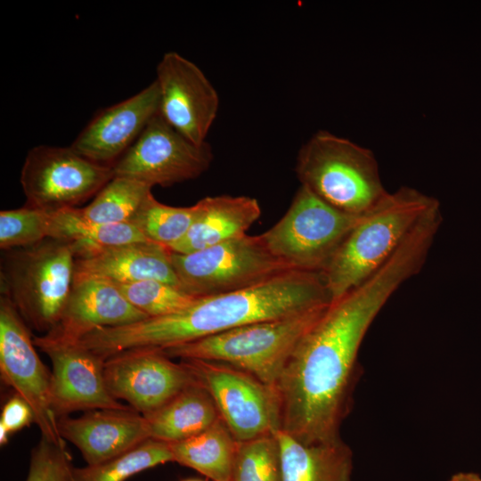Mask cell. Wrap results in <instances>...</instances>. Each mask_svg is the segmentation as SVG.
<instances>
[{
  "instance_id": "obj_1",
  "label": "cell",
  "mask_w": 481,
  "mask_h": 481,
  "mask_svg": "<svg viewBox=\"0 0 481 481\" xmlns=\"http://www.w3.org/2000/svg\"><path fill=\"white\" fill-rule=\"evenodd\" d=\"M428 256L420 240L406 238L380 269L330 303L297 344L272 387L280 430L307 444L341 438L363 340L380 310L420 272Z\"/></svg>"
},
{
  "instance_id": "obj_2",
  "label": "cell",
  "mask_w": 481,
  "mask_h": 481,
  "mask_svg": "<svg viewBox=\"0 0 481 481\" xmlns=\"http://www.w3.org/2000/svg\"><path fill=\"white\" fill-rule=\"evenodd\" d=\"M330 302L321 273L291 269L246 289L196 298L186 308L168 315L102 328L96 343L107 356L139 347L165 349Z\"/></svg>"
},
{
  "instance_id": "obj_3",
  "label": "cell",
  "mask_w": 481,
  "mask_h": 481,
  "mask_svg": "<svg viewBox=\"0 0 481 481\" xmlns=\"http://www.w3.org/2000/svg\"><path fill=\"white\" fill-rule=\"evenodd\" d=\"M438 202L415 188L402 186L363 213L322 273L331 301L380 269Z\"/></svg>"
},
{
  "instance_id": "obj_4",
  "label": "cell",
  "mask_w": 481,
  "mask_h": 481,
  "mask_svg": "<svg viewBox=\"0 0 481 481\" xmlns=\"http://www.w3.org/2000/svg\"><path fill=\"white\" fill-rule=\"evenodd\" d=\"M295 172L300 185L350 215H363L388 192L373 152L326 130L314 134L299 149Z\"/></svg>"
},
{
  "instance_id": "obj_5",
  "label": "cell",
  "mask_w": 481,
  "mask_h": 481,
  "mask_svg": "<svg viewBox=\"0 0 481 481\" xmlns=\"http://www.w3.org/2000/svg\"><path fill=\"white\" fill-rule=\"evenodd\" d=\"M4 252L1 295L13 304L27 325L48 333L58 324L73 286L71 247L47 238Z\"/></svg>"
},
{
  "instance_id": "obj_6",
  "label": "cell",
  "mask_w": 481,
  "mask_h": 481,
  "mask_svg": "<svg viewBox=\"0 0 481 481\" xmlns=\"http://www.w3.org/2000/svg\"><path fill=\"white\" fill-rule=\"evenodd\" d=\"M329 305L281 319L250 323L161 350L169 358L227 363L273 387L297 344Z\"/></svg>"
},
{
  "instance_id": "obj_7",
  "label": "cell",
  "mask_w": 481,
  "mask_h": 481,
  "mask_svg": "<svg viewBox=\"0 0 481 481\" xmlns=\"http://www.w3.org/2000/svg\"><path fill=\"white\" fill-rule=\"evenodd\" d=\"M361 216L342 212L300 185L287 212L261 236L292 269L322 273Z\"/></svg>"
},
{
  "instance_id": "obj_8",
  "label": "cell",
  "mask_w": 481,
  "mask_h": 481,
  "mask_svg": "<svg viewBox=\"0 0 481 481\" xmlns=\"http://www.w3.org/2000/svg\"><path fill=\"white\" fill-rule=\"evenodd\" d=\"M180 289L200 298L240 290L291 270L261 234H245L191 253L171 252Z\"/></svg>"
},
{
  "instance_id": "obj_9",
  "label": "cell",
  "mask_w": 481,
  "mask_h": 481,
  "mask_svg": "<svg viewBox=\"0 0 481 481\" xmlns=\"http://www.w3.org/2000/svg\"><path fill=\"white\" fill-rule=\"evenodd\" d=\"M113 177V166L94 162L71 146L37 145L25 158L20 182L25 206L53 213L77 208Z\"/></svg>"
},
{
  "instance_id": "obj_10",
  "label": "cell",
  "mask_w": 481,
  "mask_h": 481,
  "mask_svg": "<svg viewBox=\"0 0 481 481\" xmlns=\"http://www.w3.org/2000/svg\"><path fill=\"white\" fill-rule=\"evenodd\" d=\"M212 397L220 419L236 441H246L279 429V411L273 387L227 363L181 360Z\"/></svg>"
},
{
  "instance_id": "obj_11",
  "label": "cell",
  "mask_w": 481,
  "mask_h": 481,
  "mask_svg": "<svg viewBox=\"0 0 481 481\" xmlns=\"http://www.w3.org/2000/svg\"><path fill=\"white\" fill-rule=\"evenodd\" d=\"M213 161L208 143L197 144L153 117L133 145L114 163V176L135 179L151 187H168L198 178Z\"/></svg>"
},
{
  "instance_id": "obj_12",
  "label": "cell",
  "mask_w": 481,
  "mask_h": 481,
  "mask_svg": "<svg viewBox=\"0 0 481 481\" xmlns=\"http://www.w3.org/2000/svg\"><path fill=\"white\" fill-rule=\"evenodd\" d=\"M28 325L13 304L0 298V372L2 379L34 412L42 436L61 444L58 418L52 406V373L39 358Z\"/></svg>"
},
{
  "instance_id": "obj_13",
  "label": "cell",
  "mask_w": 481,
  "mask_h": 481,
  "mask_svg": "<svg viewBox=\"0 0 481 481\" xmlns=\"http://www.w3.org/2000/svg\"><path fill=\"white\" fill-rule=\"evenodd\" d=\"M104 378L110 395L125 400L142 415L150 413L196 384L185 364L176 363L155 347L122 351L104 363Z\"/></svg>"
},
{
  "instance_id": "obj_14",
  "label": "cell",
  "mask_w": 481,
  "mask_h": 481,
  "mask_svg": "<svg viewBox=\"0 0 481 481\" xmlns=\"http://www.w3.org/2000/svg\"><path fill=\"white\" fill-rule=\"evenodd\" d=\"M156 73L159 114L188 140L207 143L220 104L212 83L195 63L176 52L162 56Z\"/></svg>"
},
{
  "instance_id": "obj_15",
  "label": "cell",
  "mask_w": 481,
  "mask_h": 481,
  "mask_svg": "<svg viewBox=\"0 0 481 481\" xmlns=\"http://www.w3.org/2000/svg\"><path fill=\"white\" fill-rule=\"evenodd\" d=\"M33 341L52 363V406L58 420L75 411L131 408L110 395L102 357L78 342H61L45 335Z\"/></svg>"
},
{
  "instance_id": "obj_16",
  "label": "cell",
  "mask_w": 481,
  "mask_h": 481,
  "mask_svg": "<svg viewBox=\"0 0 481 481\" xmlns=\"http://www.w3.org/2000/svg\"><path fill=\"white\" fill-rule=\"evenodd\" d=\"M159 112V92L154 80L133 96L101 110L70 146L94 162L113 166Z\"/></svg>"
},
{
  "instance_id": "obj_17",
  "label": "cell",
  "mask_w": 481,
  "mask_h": 481,
  "mask_svg": "<svg viewBox=\"0 0 481 481\" xmlns=\"http://www.w3.org/2000/svg\"><path fill=\"white\" fill-rule=\"evenodd\" d=\"M146 318L114 283L86 279L73 282L58 324L45 335L61 342L77 343L96 329L126 325Z\"/></svg>"
},
{
  "instance_id": "obj_18",
  "label": "cell",
  "mask_w": 481,
  "mask_h": 481,
  "mask_svg": "<svg viewBox=\"0 0 481 481\" xmlns=\"http://www.w3.org/2000/svg\"><path fill=\"white\" fill-rule=\"evenodd\" d=\"M58 426L61 436L80 451L87 465L108 461L150 438L143 415L132 408L64 416L59 418Z\"/></svg>"
},
{
  "instance_id": "obj_19",
  "label": "cell",
  "mask_w": 481,
  "mask_h": 481,
  "mask_svg": "<svg viewBox=\"0 0 481 481\" xmlns=\"http://www.w3.org/2000/svg\"><path fill=\"white\" fill-rule=\"evenodd\" d=\"M86 279L114 284L157 280L180 289L171 251L151 241L119 245L88 257L75 258L74 281Z\"/></svg>"
},
{
  "instance_id": "obj_20",
  "label": "cell",
  "mask_w": 481,
  "mask_h": 481,
  "mask_svg": "<svg viewBox=\"0 0 481 481\" xmlns=\"http://www.w3.org/2000/svg\"><path fill=\"white\" fill-rule=\"evenodd\" d=\"M198 212L185 237L169 250L191 253L247 234L258 219V201L249 196H208L197 202Z\"/></svg>"
},
{
  "instance_id": "obj_21",
  "label": "cell",
  "mask_w": 481,
  "mask_h": 481,
  "mask_svg": "<svg viewBox=\"0 0 481 481\" xmlns=\"http://www.w3.org/2000/svg\"><path fill=\"white\" fill-rule=\"evenodd\" d=\"M275 436L282 481H351L353 452L341 438L307 444L280 429Z\"/></svg>"
},
{
  "instance_id": "obj_22",
  "label": "cell",
  "mask_w": 481,
  "mask_h": 481,
  "mask_svg": "<svg viewBox=\"0 0 481 481\" xmlns=\"http://www.w3.org/2000/svg\"><path fill=\"white\" fill-rule=\"evenodd\" d=\"M143 417L150 438L167 443L192 437L220 418L212 397L198 383L184 388Z\"/></svg>"
},
{
  "instance_id": "obj_23",
  "label": "cell",
  "mask_w": 481,
  "mask_h": 481,
  "mask_svg": "<svg viewBox=\"0 0 481 481\" xmlns=\"http://www.w3.org/2000/svg\"><path fill=\"white\" fill-rule=\"evenodd\" d=\"M49 238L69 243L75 258L119 245L149 241L133 223H94L86 219L78 208L51 213Z\"/></svg>"
},
{
  "instance_id": "obj_24",
  "label": "cell",
  "mask_w": 481,
  "mask_h": 481,
  "mask_svg": "<svg viewBox=\"0 0 481 481\" xmlns=\"http://www.w3.org/2000/svg\"><path fill=\"white\" fill-rule=\"evenodd\" d=\"M237 442L219 418L204 431L169 444L174 461L213 481H231Z\"/></svg>"
},
{
  "instance_id": "obj_25",
  "label": "cell",
  "mask_w": 481,
  "mask_h": 481,
  "mask_svg": "<svg viewBox=\"0 0 481 481\" xmlns=\"http://www.w3.org/2000/svg\"><path fill=\"white\" fill-rule=\"evenodd\" d=\"M170 461H174L170 444L149 438L103 462L73 468L72 481H125L136 473Z\"/></svg>"
},
{
  "instance_id": "obj_26",
  "label": "cell",
  "mask_w": 481,
  "mask_h": 481,
  "mask_svg": "<svg viewBox=\"0 0 481 481\" xmlns=\"http://www.w3.org/2000/svg\"><path fill=\"white\" fill-rule=\"evenodd\" d=\"M152 187L135 179L114 176L80 208L82 216L100 224L132 223L151 192Z\"/></svg>"
},
{
  "instance_id": "obj_27",
  "label": "cell",
  "mask_w": 481,
  "mask_h": 481,
  "mask_svg": "<svg viewBox=\"0 0 481 481\" xmlns=\"http://www.w3.org/2000/svg\"><path fill=\"white\" fill-rule=\"evenodd\" d=\"M197 212V203L191 207H172L158 201L151 194L132 223L149 241L170 249L185 237Z\"/></svg>"
},
{
  "instance_id": "obj_28",
  "label": "cell",
  "mask_w": 481,
  "mask_h": 481,
  "mask_svg": "<svg viewBox=\"0 0 481 481\" xmlns=\"http://www.w3.org/2000/svg\"><path fill=\"white\" fill-rule=\"evenodd\" d=\"M231 481H282L275 432L237 442Z\"/></svg>"
},
{
  "instance_id": "obj_29",
  "label": "cell",
  "mask_w": 481,
  "mask_h": 481,
  "mask_svg": "<svg viewBox=\"0 0 481 481\" xmlns=\"http://www.w3.org/2000/svg\"><path fill=\"white\" fill-rule=\"evenodd\" d=\"M115 285L132 306L148 317L176 313L196 299L179 288L157 280Z\"/></svg>"
},
{
  "instance_id": "obj_30",
  "label": "cell",
  "mask_w": 481,
  "mask_h": 481,
  "mask_svg": "<svg viewBox=\"0 0 481 481\" xmlns=\"http://www.w3.org/2000/svg\"><path fill=\"white\" fill-rule=\"evenodd\" d=\"M51 213L24 207L0 212V248L9 250L49 238Z\"/></svg>"
},
{
  "instance_id": "obj_31",
  "label": "cell",
  "mask_w": 481,
  "mask_h": 481,
  "mask_svg": "<svg viewBox=\"0 0 481 481\" xmlns=\"http://www.w3.org/2000/svg\"><path fill=\"white\" fill-rule=\"evenodd\" d=\"M73 467L65 443L42 436L33 449L26 481H72Z\"/></svg>"
},
{
  "instance_id": "obj_32",
  "label": "cell",
  "mask_w": 481,
  "mask_h": 481,
  "mask_svg": "<svg viewBox=\"0 0 481 481\" xmlns=\"http://www.w3.org/2000/svg\"><path fill=\"white\" fill-rule=\"evenodd\" d=\"M35 422L34 412L29 404L18 395L12 396L4 405L0 424L11 434Z\"/></svg>"
},
{
  "instance_id": "obj_33",
  "label": "cell",
  "mask_w": 481,
  "mask_h": 481,
  "mask_svg": "<svg viewBox=\"0 0 481 481\" xmlns=\"http://www.w3.org/2000/svg\"><path fill=\"white\" fill-rule=\"evenodd\" d=\"M448 481H481V476L475 472H459L452 476Z\"/></svg>"
},
{
  "instance_id": "obj_34",
  "label": "cell",
  "mask_w": 481,
  "mask_h": 481,
  "mask_svg": "<svg viewBox=\"0 0 481 481\" xmlns=\"http://www.w3.org/2000/svg\"><path fill=\"white\" fill-rule=\"evenodd\" d=\"M11 433L3 426L0 424V443L1 444H4L7 443L9 436Z\"/></svg>"
},
{
  "instance_id": "obj_35",
  "label": "cell",
  "mask_w": 481,
  "mask_h": 481,
  "mask_svg": "<svg viewBox=\"0 0 481 481\" xmlns=\"http://www.w3.org/2000/svg\"><path fill=\"white\" fill-rule=\"evenodd\" d=\"M183 481H202L200 479H193V478H190V479H185V480H183Z\"/></svg>"
}]
</instances>
